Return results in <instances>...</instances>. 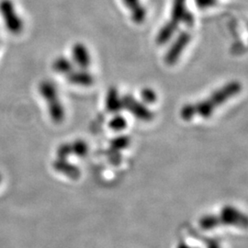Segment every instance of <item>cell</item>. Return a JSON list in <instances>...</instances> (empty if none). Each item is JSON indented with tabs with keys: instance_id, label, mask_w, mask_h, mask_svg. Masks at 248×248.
I'll use <instances>...</instances> for the list:
<instances>
[{
	"instance_id": "1",
	"label": "cell",
	"mask_w": 248,
	"mask_h": 248,
	"mask_svg": "<svg viewBox=\"0 0 248 248\" xmlns=\"http://www.w3.org/2000/svg\"><path fill=\"white\" fill-rule=\"evenodd\" d=\"M241 89L242 85L240 82L231 81L222 88L215 90L209 98L182 107L180 109V117L184 121H191L195 116L207 119L213 115L218 107L222 106L230 98L239 94Z\"/></svg>"
},
{
	"instance_id": "2",
	"label": "cell",
	"mask_w": 248,
	"mask_h": 248,
	"mask_svg": "<svg viewBox=\"0 0 248 248\" xmlns=\"http://www.w3.org/2000/svg\"><path fill=\"white\" fill-rule=\"evenodd\" d=\"M222 225L246 228L248 226V218L236 208L227 205L222 208L220 215H206L200 220V226L203 230H211Z\"/></svg>"
},
{
	"instance_id": "3",
	"label": "cell",
	"mask_w": 248,
	"mask_h": 248,
	"mask_svg": "<svg viewBox=\"0 0 248 248\" xmlns=\"http://www.w3.org/2000/svg\"><path fill=\"white\" fill-rule=\"evenodd\" d=\"M39 93L47 104L49 115L54 124H61L65 117V109L59 98L58 89L50 80H43L39 84Z\"/></svg>"
},
{
	"instance_id": "4",
	"label": "cell",
	"mask_w": 248,
	"mask_h": 248,
	"mask_svg": "<svg viewBox=\"0 0 248 248\" xmlns=\"http://www.w3.org/2000/svg\"><path fill=\"white\" fill-rule=\"evenodd\" d=\"M0 16L9 33L18 35L24 30V20L13 0H0Z\"/></svg>"
},
{
	"instance_id": "5",
	"label": "cell",
	"mask_w": 248,
	"mask_h": 248,
	"mask_svg": "<svg viewBox=\"0 0 248 248\" xmlns=\"http://www.w3.org/2000/svg\"><path fill=\"white\" fill-rule=\"evenodd\" d=\"M167 22L177 29L180 23H184L187 27L193 26L195 18L192 12L187 9L186 0H172L170 18Z\"/></svg>"
},
{
	"instance_id": "6",
	"label": "cell",
	"mask_w": 248,
	"mask_h": 248,
	"mask_svg": "<svg viewBox=\"0 0 248 248\" xmlns=\"http://www.w3.org/2000/svg\"><path fill=\"white\" fill-rule=\"evenodd\" d=\"M124 109L128 110L136 119L148 123L154 120L155 114L146 104L139 101L131 94H126L122 98Z\"/></svg>"
},
{
	"instance_id": "7",
	"label": "cell",
	"mask_w": 248,
	"mask_h": 248,
	"mask_svg": "<svg viewBox=\"0 0 248 248\" xmlns=\"http://www.w3.org/2000/svg\"><path fill=\"white\" fill-rule=\"evenodd\" d=\"M190 41L191 34L188 31H180L165 55L166 63L169 65L175 64L180 58L181 54L184 52Z\"/></svg>"
},
{
	"instance_id": "8",
	"label": "cell",
	"mask_w": 248,
	"mask_h": 248,
	"mask_svg": "<svg viewBox=\"0 0 248 248\" xmlns=\"http://www.w3.org/2000/svg\"><path fill=\"white\" fill-rule=\"evenodd\" d=\"M126 9L129 10L131 18L134 23L141 24L147 17V9L142 0H122Z\"/></svg>"
},
{
	"instance_id": "9",
	"label": "cell",
	"mask_w": 248,
	"mask_h": 248,
	"mask_svg": "<svg viewBox=\"0 0 248 248\" xmlns=\"http://www.w3.org/2000/svg\"><path fill=\"white\" fill-rule=\"evenodd\" d=\"M53 167L55 171L64 175L65 177H69L70 179L77 180L81 176L80 169L76 165L70 163L67 158L57 157L53 161Z\"/></svg>"
},
{
	"instance_id": "10",
	"label": "cell",
	"mask_w": 248,
	"mask_h": 248,
	"mask_svg": "<svg viewBox=\"0 0 248 248\" xmlns=\"http://www.w3.org/2000/svg\"><path fill=\"white\" fill-rule=\"evenodd\" d=\"M72 57L75 64H77L80 69H88L91 63V58L89 49L87 46L81 43H77L72 48Z\"/></svg>"
},
{
	"instance_id": "11",
	"label": "cell",
	"mask_w": 248,
	"mask_h": 248,
	"mask_svg": "<svg viewBox=\"0 0 248 248\" xmlns=\"http://www.w3.org/2000/svg\"><path fill=\"white\" fill-rule=\"evenodd\" d=\"M66 79L72 84L80 87H90L94 84L95 78L93 75L88 71L87 69H78L76 70L75 68L69 72L66 76Z\"/></svg>"
},
{
	"instance_id": "12",
	"label": "cell",
	"mask_w": 248,
	"mask_h": 248,
	"mask_svg": "<svg viewBox=\"0 0 248 248\" xmlns=\"http://www.w3.org/2000/svg\"><path fill=\"white\" fill-rule=\"evenodd\" d=\"M105 105L107 110L112 114H118L122 111V109H124L122 97L120 96L118 89L114 87H111L108 90L105 98Z\"/></svg>"
},
{
	"instance_id": "13",
	"label": "cell",
	"mask_w": 248,
	"mask_h": 248,
	"mask_svg": "<svg viewBox=\"0 0 248 248\" xmlns=\"http://www.w3.org/2000/svg\"><path fill=\"white\" fill-rule=\"evenodd\" d=\"M53 69L58 74L66 76L74 69V63L67 57L59 56L53 62Z\"/></svg>"
},
{
	"instance_id": "14",
	"label": "cell",
	"mask_w": 248,
	"mask_h": 248,
	"mask_svg": "<svg viewBox=\"0 0 248 248\" xmlns=\"http://www.w3.org/2000/svg\"><path fill=\"white\" fill-rule=\"evenodd\" d=\"M70 154L77 155L78 157H84L89 152L88 143L83 140H77L75 142H69Z\"/></svg>"
},
{
	"instance_id": "15",
	"label": "cell",
	"mask_w": 248,
	"mask_h": 248,
	"mask_svg": "<svg viewBox=\"0 0 248 248\" xmlns=\"http://www.w3.org/2000/svg\"><path fill=\"white\" fill-rule=\"evenodd\" d=\"M131 143V139L127 135H119L115 138H113L110 142V150L114 152H119V151L124 150L126 149Z\"/></svg>"
},
{
	"instance_id": "16",
	"label": "cell",
	"mask_w": 248,
	"mask_h": 248,
	"mask_svg": "<svg viewBox=\"0 0 248 248\" xmlns=\"http://www.w3.org/2000/svg\"><path fill=\"white\" fill-rule=\"evenodd\" d=\"M108 127L115 132L124 131L127 127V121L124 116L121 114H115L111 118V120L108 122Z\"/></svg>"
},
{
	"instance_id": "17",
	"label": "cell",
	"mask_w": 248,
	"mask_h": 248,
	"mask_svg": "<svg viewBox=\"0 0 248 248\" xmlns=\"http://www.w3.org/2000/svg\"><path fill=\"white\" fill-rule=\"evenodd\" d=\"M141 98H142L143 103L152 104L156 101L157 95L154 89L145 88V89H142L141 91Z\"/></svg>"
},
{
	"instance_id": "18",
	"label": "cell",
	"mask_w": 248,
	"mask_h": 248,
	"mask_svg": "<svg viewBox=\"0 0 248 248\" xmlns=\"http://www.w3.org/2000/svg\"><path fill=\"white\" fill-rule=\"evenodd\" d=\"M196 6L200 9H208L216 6L218 0H194Z\"/></svg>"
},
{
	"instance_id": "19",
	"label": "cell",
	"mask_w": 248,
	"mask_h": 248,
	"mask_svg": "<svg viewBox=\"0 0 248 248\" xmlns=\"http://www.w3.org/2000/svg\"><path fill=\"white\" fill-rule=\"evenodd\" d=\"M200 239L202 240L204 243L207 245V248H221L220 245L218 243V241L215 239H212V238H204L203 236L199 235Z\"/></svg>"
},
{
	"instance_id": "20",
	"label": "cell",
	"mask_w": 248,
	"mask_h": 248,
	"mask_svg": "<svg viewBox=\"0 0 248 248\" xmlns=\"http://www.w3.org/2000/svg\"><path fill=\"white\" fill-rule=\"evenodd\" d=\"M177 248H192V247H189L187 244H186L185 242H180L179 244H178V246H177Z\"/></svg>"
},
{
	"instance_id": "21",
	"label": "cell",
	"mask_w": 248,
	"mask_h": 248,
	"mask_svg": "<svg viewBox=\"0 0 248 248\" xmlns=\"http://www.w3.org/2000/svg\"><path fill=\"white\" fill-rule=\"evenodd\" d=\"M1 181H2V176H1V174H0V183H1Z\"/></svg>"
}]
</instances>
